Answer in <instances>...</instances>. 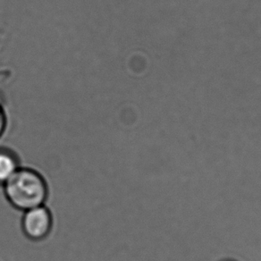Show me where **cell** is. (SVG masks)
<instances>
[{"instance_id":"obj_2","label":"cell","mask_w":261,"mask_h":261,"mask_svg":"<svg viewBox=\"0 0 261 261\" xmlns=\"http://www.w3.org/2000/svg\"><path fill=\"white\" fill-rule=\"evenodd\" d=\"M22 232L33 242H41L50 234L53 228V216L45 205L23 212Z\"/></svg>"},{"instance_id":"obj_5","label":"cell","mask_w":261,"mask_h":261,"mask_svg":"<svg viewBox=\"0 0 261 261\" xmlns=\"http://www.w3.org/2000/svg\"><path fill=\"white\" fill-rule=\"evenodd\" d=\"M225 261H232V260H225Z\"/></svg>"},{"instance_id":"obj_1","label":"cell","mask_w":261,"mask_h":261,"mask_svg":"<svg viewBox=\"0 0 261 261\" xmlns=\"http://www.w3.org/2000/svg\"><path fill=\"white\" fill-rule=\"evenodd\" d=\"M3 187L8 202L22 212L45 205L48 196L45 178L28 167H20Z\"/></svg>"},{"instance_id":"obj_3","label":"cell","mask_w":261,"mask_h":261,"mask_svg":"<svg viewBox=\"0 0 261 261\" xmlns=\"http://www.w3.org/2000/svg\"><path fill=\"white\" fill-rule=\"evenodd\" d=\"M20 160L13 150L0 148V185H3L20 168Z\"/></svg>"},{"instance_id":"obj_4","label":"cell","mask_w":261,"mask_h":261,"mask_svg":"<svg viewBox=\"0 0 261 261\" xmlns=\"http://www.w3.org/2000/svg\"><path fill=\"white\" fill-rule=\"evenodd\" d=\"M6 124H7V119H6V115H5L4 110L0 106V137L3 135V133L6 129Z\"/></svg>"}]
</instances>
